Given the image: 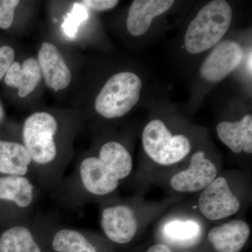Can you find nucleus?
I'll list each match as a JSON object with an SVG mask.
<instances>
[{
	"label": "nucleus",
	"instance_id": "obj_6",
	"mask_svg": "<svg viewBox=\"0 0 252 252\" xmlns=\"http://www.w3.org/2000/svg\"><path fill=\"white\" fill-rule=\"evenodd\" d=\"M142 141L147 156L156 163L164 166L182 161L191 150V144L187 136L172 135L165 124L158 119L145 126Z\"/></svg>",
	"mask_w": 252,
	"mask_h": 252
},
{
	"label": "nucleus",
	"instance_id": "obj_2",
	"mask_svg": "<svg viewBox=\"0 0 252 252\" xmlns=\"http://www.w3.org/2000/svg\"><path fill=\"white\" fill-rule=\"evenodd\" d=\"M120 184L94 152H87L78 159L74 170L64 177L54 193L60 205L74 210L110 196Z\"/></svg>",
	"mask_w": 252,
	"mask_h": 252
},
{
	"label": "nucleus",
	"instance_id": "obj_25",
	"mask_svg": "<svg viewBox=\"0 0 252 252\" xmlns=\"http://www.w3.org/2000/svg\"><path fill=\"white\" fill-rule=\"evenodd\" d=\"M4 107H3L2 104L0 102V125H1V122H2L3 119H4Z\"/></svg>",
	"mask_w": 252,
	"mask_h": 252
},
{
	"label": "nucleus",
	"instance_id": "obj_21",
	"mask_svg": "<svg viewBox=\"0 0 252 252\" xmlns=\"http://www.w3.org/2000/svg\"><path fill=\"white\" fill-rule=\"evenodd\" d=\"M21 1L0 0V30H9L13 26L15 13Z\"/></svg>",
	"mask_w": 252,
	"mask_h": 252
},
{
	"label": "nucleus",
	"instance_id": "obj_4",
	"mask_svg": "<svg viewBox=\"0 0 252 252\" xmlns=\"http://www.w3.org/2000/svg\"><path fill=\"white\" fill-rule=\"evenodd\" d=\"M232 17L233 11L226 1L215 0L205 5L186 32L187 51L192 54H200L216 45L229 29Z\"/></svg>",
	"mask_w": 252,
	"mask_h": 252
},
{
	"label": "nucleus",
	"instance_id": "obj_9",
	"mask_svg": "<svg viewBox=\"0 0 252 252\" xmlns=\"http://www.w3.org/2000/svg\"><path fill=\"white\" fill-rule=\"evenodd\" d=\"M241 204L230 188L228 181L218 177L202 190L199 197V211L207 220H218L233 216Z\"/></svg>",
	"mask_w": 252,
	"mask_h": 252
},
{
	"label": "nucleus",
	"instance_id": "obj_11",
	"mask_svg": "<svg viewBox=\"0 0 252 252\" xmlns=\"http://www.w3.org/2000/svg\"><path fill=\"white\" fill-rule=\"evenodd\" d=\"M217 168L205 152L198 151L190 158L189 167L170 179L172 189L180 193L202 191L217 177Z\"/></svg>",
	"mask_w": 252,
	"mask_h": 252
},
{
	"label": "nucleus",
	"instance_id": "obj_19",
	"mask_svg": "<svg viewBox=\"0 0 252 252\" xmlns=\"http://www.w3.org/2000/svg\"><path fill=\"white\" fill-rule=\"evenodd\" d=\"M94 153L108 167L113 175L121 182L126 180L132 173L133 169L132 156L120 142L107 141L101 144Z\"/></svg>",
	"mask_w": 252,
	"mask_h": 252
},
{
	"label": "nucleus",
	"instance_id": "obj_13",
	"mask_svg": "<svg viewBox=\"0 0 252 252\" xmlns=\"http://www.w3.org/2000/svg\"><path fill=\"white\" fill-rule=\"evenodd\" d=\"M243 56V49L238 42L223 41L205 60L200 68V74L210 82L221 81L238 67Z\"/></svg>",
	"mask_w": 252,
	"mask_h": 252
},
{
	"label": "nucleus",
	"instance_id": "obj_23",
	"mask_svg": "<svg viewBox=\"0 0 252 252\" xmlns=\"http://www.w3.org/2000/svg\"><path fill=\"white\" fill-rule=\"evenodd\" d=\"M119 1L117 0H86L81 1V4L86 7L96 11H106L114 9Z\"/></svg>",
	"mask_w": 252,
	"mask_h": 252
},
{
	"label": "nucleus",
	"instance_id": "obj_22",
	"mask_svg": "<svg viewBox=\"0 0 252 252\" xmlns=\"http://www.w3.org/2000/svg\"><path fill=\"white\" fill-rule=\"evenodd\" d=\"M16 51L12 46H0V81L4 79L11 64L16 61Z\"/></svg>",
	"mask_w": 252,
	"mask_h": 252
},
{
	"label": "nucleus",
	"instance_id": "obj_18",
	"mask_svg": "<svg viewBox=\"0 0 252 252\" xmlns=\"http://www.w3.org/2000/svg\"><path fill=\"white\" fill-rule=\"evenodd\" d=\"M220 140L235 154L252 153V117L245 116L240 121L220 122L217 126Z\"/></svg>",
	"mask_w": 252,
	"mask_h": 252
},
{
	"label": "nucleus",
	"instance_id": "obj_15",
	"mask_svg": "<svg viewBox=\"0 0 252 252\" xmlns=\"http://www.w3.org/2000/svg\"><path fill=\"white\" fill-rule=\"evenodd\" d=\"M5 85L17 92L20 98H26L35 91L43 80L36 58L15 61L4 77Z\"/></svg>",
	"mask_w": 252,
	"mask_h": 252
},
{
	"label": "nucleus",
	"instance_id": "obj_14",
	"mask_svg": "<svg viewBox=\"0 0 252 252\" xmlns=\"http://www.w3.org/2000/svg\"><path fill=\"white\" fill-rule=\"evenodd\" d=\"M0 175L22 176L35 181L32 160L21 137H0Z\"/></svg>",
	"mask_w": 252,
	"mask_h": 252
},
{
	"label": "nucleus",
	"instance_id": "obj_1",
	"mask_svg": "<svg viewBox=\"0 0 252 252\" xmlns=\"http://www.w3.org/2000/svg\"><path fill=\"white\" fill-rule=\"evenodd\" d=\"M81 127L77 116L36 111L23 121L20 137L28 149L39 188L54 192L74 157V144Z\"/></svg>",
	"mask_w": 252,
	"mask_h": 252
},
{
	"label": "nucleus",
	"instance_id": "obj_12",
	"mask_svg": "<svg viewBox=\"0 0 252 252\" xmlns=\"http://www.w3.org/2000/svg\"><path fill=\"white\" fill-rule=\"evenodd\" d=\"M43 81L50 90L55 93L67 89L73 79V74L62 53L54 43L44 41L36 56Z\"/></svg>",
	"mask_w": 252,
	"mask_h": 252
},
{
	"label": "nucleus",
	"instance_id": "obj_10",
	"mask_svg": "<svg viewBox=\"0 0 252 252\" xmlns=\"http://www.w3.org/2000/svg\"><path fill=\"white\" fill-rule=\"evenodd\" d=\"M0 252H52L46 244L40 218L0 230Z\"/></svg>",
	"mask_w": 252,
	"mask_h": 252
},
{
	"label": "nucleus",
	"instance_id": "obj_16",
	"mask_svg": "<svg viewBox=\"0 0 252 252\" xmlns=\"http://www.w3.org/2000/svg\"><path fill=\"white\" fill-rule=\"evenodd\" d=\"M251 228L247 222L233 220L214 227L207 239L217 252H240L250 238Z\"/></svg>",
	"mask_w": 252,
	"mask_h": 252
},
{
	"label": "nucleus",
	"instance_id": "obj_20",
	"mask_svg": "<svg viewBox=\"0 0 252 252\" xmlns=\"http://www.w3.org/2000/svg\"><path fill=\"white\" fill-rule=\"evenodd\" d=\"M200 225L193 220H173L164 225L162 233L169 243L189 247L198 241Z\"/></svg>",
	"mask_w": 252,
	"mask_h": 252
},
{
	"label": "nucleus",
	"instance_id": "obj_8",
	"mask_svg": "<svg viewBox=\"0 0 252 252\" xmlns=\"http://www.w3.org/2000/svg\"><path fill=\"white\" fill-rule=\"evenodd\" d=\"M100 226L111 243L126 245L137 235L138 220L135 210L128 204L105 203L100 210Z\"/></svg>",
	"mask_w": 252,
	"mask_h": 252
},
{
	"label": "nucleus",
	"instance_id": "obj_17",
	"mask_svg": "<svg viewBox=\"0 0 252 252\" xmlns=\"http://www.w3.org/2000/svg\"><path fill=\"white\" fill-rule=\"evenodd\" d=\"M174 2L171 0H135L127 14V31L132 36L142 35L148 31L154 18L168 11Z\"/></svg>",
	"mask_w": 252,
	"mask_h": 252
},
{
	"label": "nucleus",
	"instance_id": "obj_24",
	"mask_svg": "<svg viewBox=\"0 0 252 252\" xmlns=\"http://www.w3.org/2000/svg\"><path fill=\"white\" fill-rule=\"evenodd\" d=\"M147 252H173V251L170 247L165 244H157L150 247Z\"/></svg>",
	"mask_w": 252,
	"mask_h": 252
},
{
	"label": "nucleus",
	"instance_id": "obj_7",
	"mask_svg": "<svg viewBox=\"0 0 252 252\" xmlns=\"http://www.w3.org/2000/svg\"><path fill=\"white\" fill-rule=\"evenodd\" d=\"M46 244L52 252H100L99 238L87 230L66 226L39 215Z\"/></svg>",
	"mask_w": 252,
	"mask_h": 252
},
{
	"label": "nucleus",
	"instance_id": "obj_5",
	"mask_svg": "<svg viewBox=\"0 0 252 252\" xmlns=\"http://www.w3.org/2000/svg\"><path fill=\"white\" fill-rule=\"evenodd\" d=\"M142 87V80L135 73L124 71L114 74L96 96L94 110L106 119L124 117L138 102Z\"/></svg>",
	"mask_w": 252,
	"mask_h": 252
},
{
	"label": "nucleus",
	"instance_id": "obj_3",
	"mask_svg": "<svg viewBox=\"0 0 252 252\" xmlns=\"http://www.w3.org/2000/svg\"><path fill=\"white\" fill-rule=\"evenodd\" d=\"M39 196L40 188L32 179L0 175V229L31 221Z\"/></svg>",
	"mask_w": 252,
	"mask_h": 252
}]
</instances>
